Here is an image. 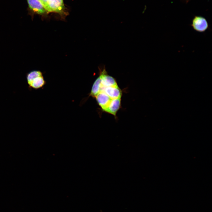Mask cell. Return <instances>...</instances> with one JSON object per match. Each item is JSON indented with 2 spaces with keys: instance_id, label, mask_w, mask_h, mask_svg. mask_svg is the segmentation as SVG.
<instances>
[{
  "instance_id": "1",
  "label": "cell",
  "mask_w": 212,
  "mask_h": 212,
  "mask_svg": "<svg viewBox=\"0 0 212 212\" xmlns=\"http://www.w3.org/2000/svg\"><path fill=\"white\" fill-rule=\"evenodd\" d=\"M26 79L29 85L34 89L42 87L45 83L42 73L39 70H33L28 73Z\"/></svg>"
},
{
  "instance_id": "2",
  "label": "cell",
  "mask_w": 212,
  "mask_h": 212,
  "mask_svg": "<svg viewBox=\"0 0 212 212\" xmlns=\"http://www.w3.org/2000/svg\"><path fill=\"white\" fill-rule=\"evenodd\" d=\"M191 26L194 30L200 33L205 32L209 27L206 19L200 16L194 17L192 20Z\"/></svg>"
},
{
  "instance_id": "3",
  "label": "cell",
  "mask_w": 212,
  "mask_h": 212,
  "mask_svg": "<svg viewBox=\"0 0 212 212\" xmlns=\"http://www.w3.org/2000/svg\"><path fill=\"white\" fill-rule=\"evenodd\" d=\"M44 6L49 12L61 13L64 8L63 0H48Z\"/></svg>"
},
{
  "instance_id": "4",
  "label": "cell",
  "mask_w": 212,
  "mask_h": 212,
  "mask_svg": "<svg viewBox=\"0 0 212 212\" xmlns=\"http://www.w3.org/2000/svg\"><path fill=\"white\" fill-rule=\"evenodd\" d=\"M100 92L105 93L111 99L121 98L122 92L118 86L104 87L101 85Z\"/></svg>"
},
{
  "instance_id": "5",
  "label": "cell",
  "mask_w": 212,
  "mask_h": 212,
  "mask_svg": "<svg viewBox=\"0 0 212 212\" xmlns=\"http://www.w3.org/2000/svg\"><path fill=\"white\" fill-rule=\"evenodd\" d=\"M101 79V85L104 87L118 86L115 79L107 75L105 69L101 71L100 76Z\"/></svg>"
},
{
  "instance_id": "6",
  "label": "cell",
  "mask_w": 212,
  "mask_h": 212,
  "mask_svg": "<svg viewBox=\"0 0 212 212\" xmlns=\"http://www.w3.org/2000/svg\"><path fill=\"white\" fill-rule=\"evenodd\" d=\"M95 97L98 105L104 111L108 107L112 100L103 92H100Z\"/></svg>"
},
{
  "instance_id": "7",
  "label": "cell",
  "mask_w": 212,
  "mask_h": 212,
  "mask_svg": "<svg viewBox=\"0 0 212 212\" xmlns=\"http://www.w3.org/2000/svg\"><path fill=\"white\" fill-rule=\"evenodd\" d=\"M29 7L35 12L39 14H44L46 11L40 0H27Z\"/></svg>"
},
{
  "instance_id": "8",
  "label": "cell",
  "mask_w": 212,
  "mask_h": 212,
  "mask_svg": "<svg viewBox=\"0 0 212 212\" xmlns=\"http://www.w3.org/2000/svg\"><path fill=\"white\" fill-rule=\"evenodd\" d=\"M121 106V98L112 99L108 107L104 111L115 116Z\"/></svg>"
},
{
  "instance_id": "9",
  "label": "cell",
  "mask_w": 212,
  "mask_h": 212,
  "mask_svg": "<svg viewBox=\"0 0 212 212\" xmlns=\"http://www.w3.org/2000/svg\"><path fill=\"white\" fill-rule=\"evenodd\" d=\"M101 88V79L99 76L93 84L90 95L93 97H95L100 92Z\"/></svg>"
},
{
  "instance_id": "10",
  "label": "cell",
  "mask_w": 212,
  "mask_h": 212,
  "mask_svg": "<svg viewBox=\"0 0 212 212\" xmlns=\"http://www.w3.org/2000/svg\"><path fill=\"white\" fill-rule=\"evenodd\" d=\"M42 4H43L44 6L45 5V4H46L47 2V1L48 0H40Z\"/></svg>"
}]
</instances>
